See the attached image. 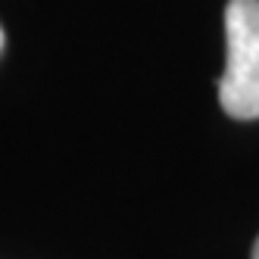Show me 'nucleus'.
<instances>
[{
    "label": "nucleus",
    "mask_w": 259,
    "mask_h": 259,
    "mask_svg": "<svg viewBox=\"0 0 259 259\" xmlns=\"http://www.w3.org/2000/svg\"><path fill=\"white\" fill-rule=\"evenodd\" d=\"M225 41L219 103L231 119H259V0H228Z\"/></svg>",
    "instance_id": "f257e3e1"
},
{
    "label": "nucleus",
    "mask_w": 259,
    "mask_h": 259,
    "mask_svg": "<svg viewBox=\"0 0 259 259\" xmlns=\"http://www.w3.org/2000/svg\"><path fill=\"white\" fill-rule=\"evenodd\" d=\"M253 259H259V237H256V244H253Z\"/></svg>",
    "instance_id": "f03ea898"
},
{
    "label": "nucleus",
    "mask_w": 259,
    "mask_h": 259,
    "mask_svg": "<svg viewBox=\"0 0 259 259\" xmlns=\"http://www.w3.org/2000/svg\"><path fill=\"white\" fill-rule=\"evenodd\" d=\"M0 50H4V31H0Z\"/></svg>",
    "instance_id": "7ed1b4c3"
}]
</instances>
